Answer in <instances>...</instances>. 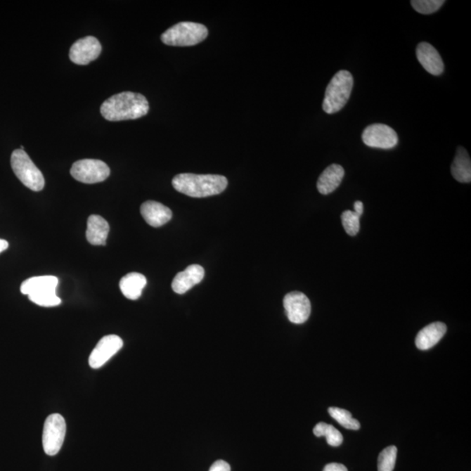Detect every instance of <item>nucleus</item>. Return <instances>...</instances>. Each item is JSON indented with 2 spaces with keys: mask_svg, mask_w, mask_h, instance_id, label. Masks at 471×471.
<instances>
[{
  "mask_svg": "<svg viewBox=\"0 0 471 471\" xmlns=\"http://www.w3.org/2000/svg\"><path fill=\"white\" fill-rule=\"evenodd\" d=\"M209 471H231V466L224 460H219L213 463Z\"/></svg>",
  "mask_w": 471,
  "mask_h": 471,
  "instance_id": "nucleus-26",
  "label": "nucleus"
},
{
  "mask_svg": "<svg viewBox=\"0 0 471 471\" xmlns=\"http://www.w3.org/2000/svg\"><path fill=\"white\" fill-rule=\"evenodd\" d=\"M398 136L389 126L376 123L367 127L362 133V141L368 147L390 150L398 144Z\"/></svg>",
  "mask_w": 471,
  "mask_h": 471,
  "instance_id": "nucleus-9",
  "label": "nucleus"
},
{
  "mask_svg": "<svg viewBox=\"0 0 471 471\" xmlns=\"http://www.w3.org/2000/svg\"><path fill=\"white\" fill-rule=\"evenodd\" d=\"M284 307L288 320L295 324H303L311 314V302L306 295L300 292H292L284 298Z\"/></svg>",
  "mask_w": 471,
  "mask_h": 471,
  "instance_id": "nucleus-10",
  "label": "nucleus"
},
{
  "mask_svg": "<svg viewBox=\"0 0 471 471\" xmlns=\"http://www.w3.org/2000/svg\"><path fill=\"white\" fill-rule=\"evenodd\" d=\"M444 3V0H413L411 6L419 13L431 14L437 12Z\"/></svg>",
  "mask_w": 471,
  "mask_h": 471,
  "instance_id": "nucleus-24",
  "label": "nucleus"
},
{
  "mask_svg": "<svg viewBox=\"0 0 471 471\" xmlns=\"http://www.w3.org/2000/svg\"><path fill=\"white\" fill-rule=\"evenodd\" d=\"M9 244L8 242L6 240H4V239L0 238V253H1L4 251H6L7 248H8Z\"/></svg>",
  "mask_w": 471,
  "mask_h": 471,
  "instance_id": "nucleus-29",
  "label": "nucleus"
},
{
  "mask_svg": "<svg viewBox=\"0 0 471 471\" xmlns=\"http://www.w3.org/2000/svg\"><path fill=\"white\" fill-rule=\"evenodd\" d=\"M70 172L79 182L92 184L106 180L110 175V169L103 161L83 159L72 164Z\"/></svg>",
  "mask_w": 471,
  "mask_h": 471,
  "instance_id": "nucleus-8",
  "label": "nucleus"
},
{
  "mask_svg": "<svg viewBox=\"0 0 471 471\" xmlns=\"http://www.w3.org/2000/svg\"><path fill=\"white\" fill-rule=\"evenodd\" d=\"M345 170L339 164L328 167L318 177L317 188L322 195H328L335 191L342 183Z\"/></svg>",
  "mask_w": 471,
  "mask_h": 471,
  "instance_id": "nucleus-17",
  "label": "nucleus"
},
{
  "mask_svg": "<svg viewBox=\"0 0 471 471\" xmlns=\"http://www.w3.org/2000/svg\"><path fill=\"white\" fill-rule=\"evenodd\" d=\"M451 174L458 182H471V160L465 148L459 147L451 165Z\"/></svg>",
  "mask_w": 471,
  "mask_h": 471,
  "instance_id": "nucleus-20",
  "label": "nucleus"
},
{
  "mask_svg": "<svg viewBox=\"0 0 471 471\" xmlns=\"http://www.w3.org/2000/svg\"><path fill=\"white\" fill-rule=\"evenodd\" d=\"M146 285L147 280L144 275L131 273L122 277L120 281V289L127 299L136 300L140 298Z\"/></svg>",
  "mask_w": 471,
  "mask_h": 471,
  "instance_id": "nucleus-19",
  "label": "nucleus"
},
{
  "mask_svg": "<svg viewBox=\"0 0 471 471\" xmlns=\"http://www.w3.org/2000/svg\"><path fill=\"white\" fill-rule=\"evenodd\" d=\"M416 56L424 70L433 75H440L444 70V64L439 53L433 46L422 42L416 49Z\"/></svg>",
  "mask_w": 471,
  "mask_h": 471,
  "instance_id": "nucleus-13",
  "label": "nucleus"
},
{
  "mask_svg": "<svg viewBox=\"0 0 471 471\" xmlns=\"http://www.w3.org/2000/svg\"><path fill=\"white\" fill-rule=\"evenodd\" d=\"M364 205L361 201H356L354 202V212L357 214L358 216L361 217L363 214Z\"/></svg>",
  "mask_w": 471,
  "mask_h": 471,
  "instance_id": "nucleus-28",
  "label": "nucleus"
},
{
  "mask_svg": "<svg viewBox=\"0 0 471 471\" xmlns=\"http://www.w3.org/2000/svg\"><path fill=\"white\" fill-rule=\"evenodd\" d=\"M108 233H110V224L103 217L91 215L89 217L86 236L90 244L106 245Z\"/></svg>",
  "mask_w": 471,
  "mask_h": 471,
  "instance_id": "nucleus-18",
  "label": "nucleus"
},
{
  "mask_svg": "<svg viewBox=\"0 0 471 471\" xmlns=\"http://www.w3.org/2000/svg\"><path fill=\"white\" fill-rule=\"evenodd\" d=\"M150 110L146 97L143 94L122 92L115 94L101 106V114L110 122L136 120L144 117Z\"/></svg>",
  "mask_w": 471,
  "mask_h": 471,
  "instance_id": "nucleus-1",
  "label": "nucleus"
},
{
  "mask_svg": "<svg viewBox=\"0 0 471 471\" xmlns=\"http://www.w3.org/2000/svg\"><path fill=\"white\" fill-rule=\"evenodd\" d=\"M360 216L352 211H346L342 214V221L344 229L350 236L357 235L360 231Z\"/></svg>",
  "mask_w": 471,
  "mask_h": 471,
  "instance_id": "nucleus-25",
  "label": "nucleus"
},
{
  "mask_svg": "<svg viewBox=\"0 0 471 471\" xmlns=\"http://www.w3.org/2000/svg\"><path fill=\"white\" fill-rule=\"evenodd\" d=\"M330 415L337 422L347 430H360L361 424L356 419L353 418L352 415L346 409L339 408H330L328 409Z\"/></svg>",
  "mask_w": 471,
  "mask_h": 471,
  "instance_id": "nucleus-22",
  "label": "nucleus"
},
{
  "mask_svg": "<svg viewBox=\"0 0 471 471\" xmlns=\"http://www.w3.org/2000/svg\"><path fill=\"white\" fill-rule=\"evenodd\" d=\"M208 34V29L204 25L180 22L165 31L161 39L167 46H191L204 41Z\"/></svg>",
  "mask_w": 471,
  "mask_h": 471,
  "instance_id": "nucleus-5",
  "label": "nucleus"
},
{
  "mask_svg": "<svg viewBox=\"0 0 471 471\" xmlns=\"http://www.w3.org/2000/svg\"><path fill=\"white\" fill-rule=\"evenodd\" d=\"M205 277V269L199 264H191L186 270L176 274L172 281L173 291L183 295L195 285L199 284Z\"/></svg>",
  "mask_w": 471,
  "mask_h": 471,
  "instance_id": "nucleus-14",
  "label": "nucleus"
},
{
  "mask_svg": "<svg viewBox=\"0 0 471 471\" xmlns=\"http://www.w3.org/2000/svg\"><path fill=\"white\" fill-rule=\"evenodd\" d=\"M446 332V325L443 322H434L418 333L415 338V345L420 350L432 349L440 342Z\"/></svg>",
  "mask_w": 471,
  "mask_h": 471,
  "instance_id": "nucleus-16",
  "label": "nucleus"
},
{
  "mask_svg": "<svg viewBox=\"0 0 471 471\" xmlns=\"http://www.w3.org/2000/svg\"><path fill=\"white\" fill-rule=\"evenodd\" d=\"M67 425L63 416L53 414L46 418L43 430L42 444L46 455L53 456L60 452L66 437Z\"/></svg>",
  "mask_w": 471,
  "mask_h": 471,
  "instance_id": "nucleus-7",
  "label": "nucleus"
},
{
  "mask_svg": "<svg viewBox=\"0 0 471 471\" xmlns=\"http://www.w3.org/2000/svg\"><path fill=\"white\" fill-rule=\"evenodd\" d=\"M314 434L317 437H325L327 438L328 444L332 447H339L343 443L342 433L333 425L325 422L318 423L314 427Z\"/></svg>",
  "mask_w": 471,
  "mask_h": 471,
  "instance_id": "nucleus-21",
  "label": "nucleus"
},
{
  "mask_svg": "<svg viewBox=\"0 0 471 471\" xmlns=\"http://www.w3.org/2000/svg\"><path fill=\"white\" fill-rule=\"evenodd\" d=\"M122 347L123 342L119 336L111 335L103 337L90 354V367L94 369L103 367Z\"/></svg>",
  "mask_w": 471,
  "mask_h": 471,
  "instance_id": "nucleus-11",
  "label": "nucleus"
},
{
  "mask_svg": "<svg viewBox=\"0 0 471 471\" xmlns=\"http://www.w3.org/2000/svg\"><path fill=\"white\" fill-rule=\"evenodd\" d=\"M172 186L180 193L191 198H207L222 193L228 186L226 176L183 173L174 177Z\"/></svg>",
  "mask_w": 471,
  "mask_h": 471,
  "instance_id": "nucleus-2",
  "label": "nucleus"
},
{
  "mask_svg": "<svg viewBox=\"0 0 471 471\" xmlns=\"http://www.w3.org/2000/svg\"><path fill=\"white\" fill-rule=\"evenodd\" d=\"M14 174L25 187L34 191H41L45 186L44 176L23 150H15L11 157Z\"/></svg>",
  "mask_w": 471,
  "mask_h": 471,
  "instance_id": "nucleus-6",
  "label": "nucleus"
},
{
  "mask_svg": "<svg viewBox=\"0 0 471 471\" xmlns=\"http://www.w3.org/2000/svg\"><path fill=\"white\" fill-rule=\"evenodd\" d=\"M59 280L56 276L32 277L25 280L20 286L21 293L28 295L36 305L52 307L60 305L61 299L56 295Z\"/></svg>",
  "mask_w": 471,
  "mask_h": 471,
  "instance_id": "nucleus-3",
  "label": "nucleus"
},
{
  "mask_svg": "<svg viewBox=\"0 0 471 471\" xmlns=\"http://www.w3.org/2000/svg\"><path fill=\"white\" fill-rule=\"evenodd\" d=\"M103 50L101 43L93 36L79 39L72 44L70 49V58L72 63L85 66L100 56Z\"/></svg>",
  "mask_w": 471,
  "mask_h": 471,
  "instance_id": "nucleus-12",
  "label": "nucleus"
},
{
  "mask_svg": "<svg viewBox=\"0 0 471 471\" xmlns=\"http://www.w3.org/2000/svg\"><path fill=\"white\" fill-rule=\"evenodd\" d=\"M141 214L152 227H161L168 223L172 217V209L161 202L147 201L141 206Z\"/></svg>",
  "mask_w": 471,
  "mask_h": 471,
  "instance_id": "nucleus-15",
  "label": "nucleus"
},
{
  "mask_svg": "<svg viewBox=\"0 0 471 471\" xmlns=\"http://www.w3.org/2000/svg\"><path fill=\"white\" fill-rule=\"evenodd\" d=\"M323 471H349L347 467L340 463H332L325 465Z\"/></svg>",
  "mask_w": 471,
  "mask_h": 471,
  "instance_id": "nucleus-27",
  "label": "nucleus"
},
{
  "mask_svg": "<svg viewBox=\"0 0 471 471\" xmlns=\"http://www.w3.org/2000/svg\"><path fill=\"white\" fill-rule=\"evenodd\" d=\"M354 86V78L351 72L339 71L333 76L325 90L323 110L325 113L335 114L342 110L349 101Z\"/></svg>",
  "mask_w": 471,
  "mask_h": 471,
  "instance_id": "nucleus-4",
  "label": "nucleus"
},
{
  "mask_svg": "<svg viewBox=\"0 0 471 471\" xmlns=\"http://www.w3.org/2000/svg\"><path fill=\"white\" fill-rule=\"evenodd\" d=\"M397 448L389 446L384 449L378 458V471H393L396 466Z\"/></svg>",
  "mask_w": 471,
  "mask_h": 471,
  "instance_id": "nucleus-23",
  "label": "nucleus"
}]
</instances>
